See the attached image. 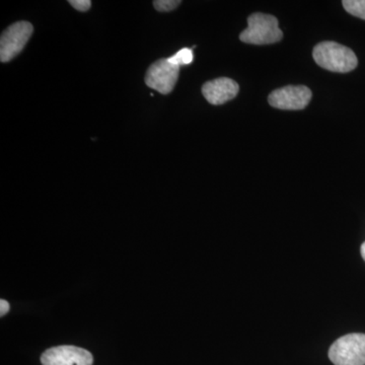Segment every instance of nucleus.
Returning <instances> with one entry per match:
<instances>
[{
	"label": "nucleus",
	"mask_w": 365,
	"mask_h": 365,
	"mask_svg": "<svg viewBox=\"0 0 365 365\" xmlns=\"http://www.w3.org/2000/svg\"><path fill=\"white\" fill-rule=\"evenodd\" d=\"M69 4H71L76 11H83V13L88 11L91 6L90 0H71Z\"/></svg>",
	"instance_id": "f8f14e48"
},
{
	"label": "nucleus",
	"mask_w": 365,
	"mask_h": 365,
	"mask_svg": "<svg viewBox=\"0 0 365 365\" xmlns=\"http://www.w3.org/2000/svg\"><path fill=\"white\" fill-rule=\"evenodd\" d=\"M313 57L322 68L346 73L354 71L359 64L356 55L350 48L336 42H322L314 48Z\"/></svg>",
	"instance_id": "f257e3e1"
},
{
	"label": "nucleus",
	"mask_w": 365,
	"mask_h": 365,
	"mask_svg": "<svg viewBox=\"0 0 365 365\" xmlns=\"http://www.w3.org/2000/svg\"><path fill=\"white\" fill-rule=\"evenodd\" d=\"M179 4H181V1H179V0H157V1H153L155 9L160 13L174 11L175 9L179 6Z\"/></svg>",
	"instance_id": "9b49d317"
},
{
	"label": "nucleus",
	"mask_w": 365,
	"mask_h": 365,
	"mask_svg": "<svg viewBox=\"0 0 365 365\" xmlns=\"http://www.w3.org/2000/svg\"><path fill=\"white\" fill-rule=\"evenodd\" d=\"M193 51L190 48H182L176 54L173 55L170 57L169 61L170 63L175 64V66H189L193 62Z\"/></svg>",
	"instance_id": "9d476101"
},
{
	"label": "nucleus",
	"mask_w": 365,
	"mask_h": 365,
	"mask_svg": "<svg viewBox=\"0 0 365 365\" xmlns=\"http://www.w3.org/2000/svg\"><path fill=\"white\" fill-rule=\"evenodd\" d=\"M312 91L304 86H287L272 91L269 104L280 110H302L311 102Z\"/></svg>",
	"instance_id": "423d86ee"
},
{
	"label": "nucleus",
	"mask_w": 365,
	"mask_h": 365,
	"mask_svg": "<svg viewBox=\"0 0 365 365\" xmlns=\"http://www.w3.org/2000/svg\"><path fill=\"white\" fill-rule=\"evenodd\" d=\"M329 359L335 365H365V334H348L336 340Z\"/></svg>",
	"instance_id": "7ed1b4c3"
},
{
	"label": "nucleus",
	"mask_w": 365,
	"mask_h": 365,
	"mask_svg": "<svg viewBox=\"0 0 365 365\" xmlns=\"http://www.w3.org/2000/svg\"><path fill=\"white\" fill-rule=\"evenodd\" d=\"M283 33L278 20L271 14L257 13L248 19V28L242 31L240 40L247 44L268 45L282 40Z\"/></svg>",
	"instance_id": "f03ea898"
},
{
	"label": "nucleus",
	"mask_w": 365,
	"mask_h": 365,
	"mask_svg": "<svg viewBox=\"0 0 365 365\" xmlns=\"http://www.w3.org/2000/svg\"><path fill=\"white\" fill-rule=\"evenodd\" d=\"M342 4L348 14L365 20V0H344Z\"/></svg>",
	"instance_id": "1a4fd4ad"
},
{
	"label": "nucleus",
	"mask_w": 365,
	"mask_h": 365,
	"mask_svg": "<svg viewBox=\"0 0 365 365\" xmlns=\"http://www.w3.org/2000/svg\"><path fill=\"white\" fill-rule=\"evenodd\" d=\"M43 365H93L91 352L76 346H57L46 350L41 356Z\"/></svg>",
	"instance_id": "0eeeda50"
},
{
	"label": "nucleus",
	"mask_w": 365,
	"mask_h": 365,
	"mask_svg": "<svg viewBox=\"0 0 365 365\" xmlns=\"http://www.w3.org/2000/svg\"><path fill=\"white\" fill-rule=\"evenodd\" d=\"M361 256H362V258H364V261H365V242H364V244H362V246H361Z\"/></svg>",
	"instance_id": "4468645a"
},
{
	"label": "nucleus",
	"mask_w": 365,
	"mask_h": 365,
	"mask_svg": "<svg viewBox=\"0 0 365 365\" xmlns=\"http://www.w3.org/2000/svg\"><path fill=\"white\" fill-rule=\"evenodd\" d=\"M240 86L228 78H220L207 81L202 86L204 98L211 105H222L237 97Z\"/></svg>",
	"instance_id": "6e6552de"
},
{
	"label": "nucleus",
	"mask_w": 365,
	"mask_h": 365,
	"mask_svg": "<svg viewBox=\"0 0 365 365\" xmlns=\"http://www.w3.org/2000/svg\"><path fill=\"white\" fill-rule=\"evenodd\" d=\"M34 28L29 21H21L9 26L0 38V60L9 62L18 56L31 39Z\"/></svg>",
	"instance_id": "20e7f679"
},
{
	"label": "nucleus",
	"mask_w": 365,
	"mask_h": 365,
	"mask_svg": "<svg viewBox=\"0 0 365 365\" xmlns=\"http://www.w3.org/2000/svg\"><path fill=\"white\" fill-rule=\"evenodd\" d=\"M179 73L180 66L170 63L169 59H160L146 72L145 83L162 95H168L174 90Z\"/></svg>",
	"instance_id": "39448f33"
},
{
	"label": "nucleus",
	"mask_w": 365,
	"mask_h": 365,
	"mask_svg": "<svg viewBox=\"0 0 365 365\" xmlns=\"http://www.w3.org/2000/svg\"><path fill=\"white\" fill-rule=\"evenodd\" d=\"M9 309H11V307H9V304L6 300H0V316L4 317V314L9 313Z\"/></svg>",
	"instance_id": "ddd939ff"
}]
</instances>
